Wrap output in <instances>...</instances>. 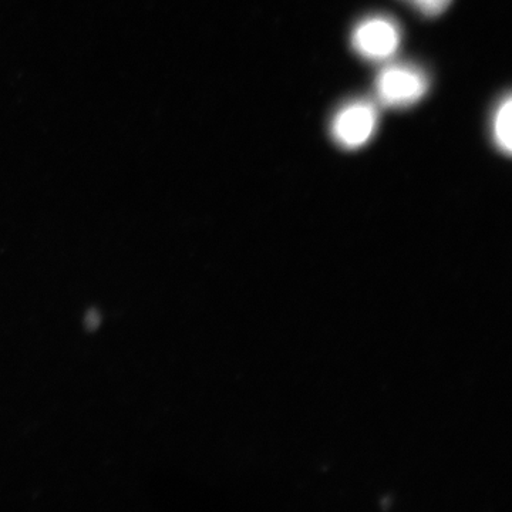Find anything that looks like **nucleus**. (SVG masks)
Here are the masks:
<instances>
[{"mask_svg": "<svg viewBox=\"0 0 512 512\" xmlns=\"http://www.w3.org/2000/svg\"><path fill=\"white\" fill-rule=\"evenodd\" d=\"M429 77L412 64H392L377 74V100L390 109H406L429 92Z\"/></svg>", "mask_w": 512, "mask_h": 512, "instance_id": "nucleus-1", "label": "nucleus"}, {"mask_svg": "<svg viewBox=\"0 0 512 512\" xmlns=\"http://www.w3.org/2000/svg\"><path fill=\"white\" fill-rule=\"evenodd\" d=\"M402 30L393 19L377 15L363 19L352 32V47L363 59L382 62L396 55Z\"/></svg>", "mask_w": 512, "mask_h": 512, "instance_id": "nucleus-3", "label": "nucleus"}, {"mask_svg": "<svg viewBox=\"0 0 512 512\" xmlns=\"http://www.w3.org/2000/svg\"><path fill=\"white\" fill-rule=\"evenodd\" d=\"M379 113L367 100H353L340 107L330 123V134L338 146L357 150L375 136Z\"/></svg>", "mask_w": 512, "mask_h": 512, "instance_id": "nucleus-2", "label": "nucleus"}, {"mask_svg": "<svg viewBox=\"0 0 512 512\" xmlns=\"http://www.w3.org/2000/svg\"><path fill=\"white\" fill-rule=\"evenodd\" d=\"M512 100L510 94L504 97L500 106L495 110L493 119V137L495 144L503 153L510 156L512 151Z\"/></svg>", "mask_w": 512, "mask_h": 512, "instance_id": "nucleus-4", "label": "nucleus"}, {"mask_svg": "<svg viewBox=\"0 0 512 512\" xmlns=\"http://www.w3.org/2000/svg\"><path fill=\"white\" fill-rule=\"evenodd\" d=\"M406 2L410 3L414 9L419 10L420 13H423L424 16L434 18V16L446 12L453 0H406Z\"/></svg>", "mask_w": 512, "mask_h": 512, "instance_id": "nucleus-5", "label": "nucleus"}]
</instances>
